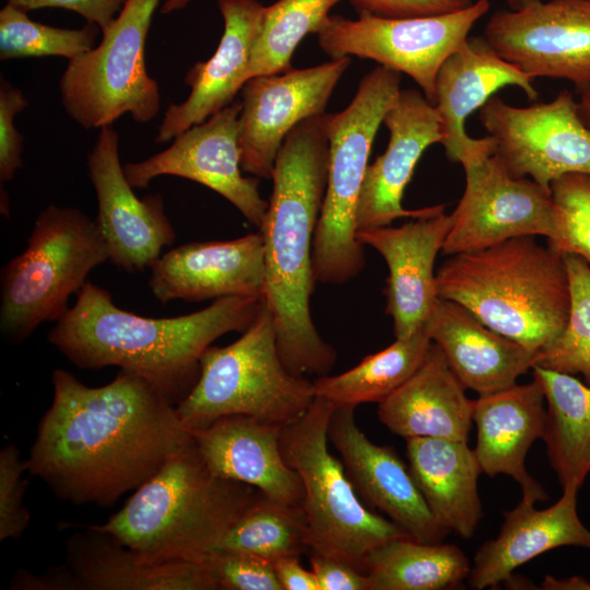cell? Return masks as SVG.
<instances>
[{"label":"cell","instance_id":"cell-5","mask_svg":"<svg viewBox=\"0 0 590 590\" xmlns=\"http://www.w3.org/2000/svg\"><path fill=\"white\" fill-rule=\"evenodd\" d=\"M260 494L221 477L206 467L194 444L173 456L102 524L149 564L200 562Z\"/></svg>","mask_w":590,"mask_h":590},{"label":"cell","instance_id":"cell-4","mask_svg":"<svg viewBox=\"0 0 590 590\" xmlns=\"http://www.w3.org/2000/svg\"><path fill=\"white\" fill-rule=\"evenodd\" d=\"M436 286L438 297L535 353L559 337L569 316L564 257L534 236L452 255L436 271Z\"/></svg>","mask_w":590,"mask_h":590},{"label":"cell","instance_id":"cell-46","mask_svg":"<svg viewBox=\"0 0 590 590\" xmlns=\"http://www.w3.org/2000/svg\"><path fill=\"white\" fill-rule=\"evenodd\" d=\"M542 589L556 590H590V582L582 577H570L565 579H556L552 576H546L542 583Z\"/></svg>","mask_w":590,"mask_h":590},{"label":"cell","instance_id":"cell-27","mask_svg":"<svg viewBox=\"0 0 590 590\" xmlns=\"http://www.w3.org/2000/svg\"><path fill=\"white\" fill-rule=\"evenodd\" d=\"M425 327L462 386L479 396L515 385L536 362L538 353L492 330L452 300L439 297Z\"/></svg>","mask_w":590,"mask_h":590},{"label":"cell","instance_id":"cell-41","mask_svg":"<svg viewBox=\"0 0 590 590\" xmlns=\"http://www.w3.org/2000/svg\"><path fill=\"white\" fill-rule=\"evenodd\" d=\"M27 106L23 93L1 80L0 85V180L10 181L22 166L23 138L17 132L14 118Z\"/></svg>","mask_w":590,"mask_h":590},{"label":"cell","instance_id":"cell-39","mask_svg":"<svg viewBox=\"0 0 590 590\" xmlns=\"http://www.w3.org/2000/svg\"><path fill=\"white\" fill-rule=\"evenodd\" d=\"M201 560L215 590H282L273 563L261 557L214 550Z\"/></svg>","mask_w":590,"mask_h":590},{"label":"cell","instance_id":"cell-36","mask_svg":"<svg viewBox=\"0 0 590 590\" xmlns=\"http://www.w3.org/2000/svg\"><path fill=\"white\" fill-rule=\"evenodd\" d=\"M27 12L11 4L0 11V59L59 56L68 58L95 47L99 27L59 28L31 20Z\"/></svg>","mask_w":590,"mask_h":590},{"label":"cell","instance_id":"cell-49","mask_svg":"<svg viewBox=\"0 0 590 590\" xmlns=\"http://www.w3.org/2000/svg\"><path fill=\"white\" fill-rule=\"evenodd\" d=\"M538 0H507L508 8L510 10H519Z\"/></svg>","mask_w":590,"mask_h":590},{"label":"cell","instance_id":"cell-38","mask_svg":"<svg viewBox=\"0 0 590 590\" xmlns=\"http://www.w3.org/2000/svg\"><path fill=\"white\" fill-rule=\"evenodd\" d=\"M551 196L557 229L547 246L560 256H579L590 266V174L557 178L551 184Z\"/></svg>","mask_w":590,"mask_h":590},{"label":"cell","instance_id":"cell-33","mask_svg":"<svg viewBox=\"0 0 590 590\" xmlns=\"http://www.w3.org/2000/svg\"><path fill=\"white\" fill-rule=\"evenodd\" d=\"M432 339L425 327L396 341L386 349L364 357L353 368L335 376H318L314 381L316 397L335 406L377 402L403 385L424 361Z\"/></svg>","mask_w":590,"mask_h":590},{"label":"cell","instance_id":"cell-45","mask_svg":"<svg viewBox=\"0 0 590 590\" xmlns=\"http://www.w3.org/2000/svg\"><path fill=\"white\" fill-rule=\"evenodd\" d=\"M273 566L282 590H318L314 573L300 565L299 557H285Z\"/></svg>","mask_w":590,"mask_h":590},{"label":"cell","instance_id":"cell-19","mask_svg":"<svg viewBox=\"0 0 590 590\" xmlns=\"http://www.w3.org/2000/svg\"><path fill=\"white\" fill-rule=\"evenodd\" d=\"M389 131L386 151L367 166L357 208V231L391 225L445 210L434 205L406 210L403 192L424 151L442 140L435 105L417 90H401L382 122Z\"/></svg>","mask_w":590,"mask_h":590},{"label":"cell","instance_id":"cell-17","mask_svg":"<svg viewBox=\"0 0 590 590\" xmlns=\"http://www.w3.org/2000/svg\"><path fill=\"white\" fill-rule=\"evenodd\" d=\"M88 176L97 196L96 224L109 260L127 272L143 271L175 240L161 196L139 198L119 158V138L111 126L101 128L87 155Z\"/></svg>","mask_w":590,"mask_h":590},{"label":"cell","instance_id":"cell-30","mask_svg":"<svg viewBox=\"0 0 590 590\" xmlns=\"http://www.w3.org/2000/svg\"><path fill=\"white\" fill-rule=\"evenodd\" d=\"M406 440L409 469L436 520L463 539L482 518L477 479L482 473L468 440L414 437Z\"/></svg>","mask_w":590,"mask_h":590},{"label":"cell","instance_id":"cell-40","mask_svg":"<svg viewBox=\"0 0 590 590\" xmlns=\"http://www.w3.org/2000/svg\"><path fill=\"white\" fill-rule=\"evenodd\" d=\"M27 471L26 460H21L14 445L0 451V540L20 538L30 523V512L24 506Z\"/></svg>","mask_w":590,"mask_h":590},{"label":"cell","instance_id":"cell-1","mask_svg":"<svg viewBox=\"0 0 590 590\" xmlns=\"http://www.w3.org/2000/svg\"><path fill=\"white\" fill-rule=\"evenodd\" d=\"M52 387L26 464L66 502L110 507L193 444L176 405L135 374L88 387L55 369Z\"/></svg>","mask_w":590,"mask_h":590},{"label":"cell","instance_id":"cell-43","mask_svg":"<svg viewBox=\"0 0 590 590\" xmlns=\"http://www.w3.org/2000/svg\"><path fill=\"white\" fill-rule=\"evenodd\" d=\"M126 0H7L22 11L42 8H62L74 11L86 20L87 23L95 24L101 32L107 28L121 11Z\"/></svg>","mask_w":590,"mask_h":590},{"label":"cell","instance_id":"cell-35","mask_svg":"<svg viewBox=\"0 0 590 590\" xmlns=\"http://www.w3.org/2000/svg\"><path fill=\"white\" fill-rule=\"evenodd\" d=\"M340 1L279 0L266 7L252 48L250 79L292 69V56L298 44L307 34H317L329 11Z\"/></svg>","mask_w":590,"mask_h":590},{"label":"cell","instance_id":"cell-24","mask_svg":"<svg viewBox=\"0 0 590 590\" xmlns=\"http://www.w3.org/2000/svg\"><path fill=\"white\" fill-rule=\"evenodd\" d=\"M282 427L252 416L231 415L189 432L214 474L250 485L275 502L303 505L300 477L282 455Z\"/></svg>","mask_w":590,"mask_h":590},{"label":"cell","instance_id":"cell-15","mask_svg":"<svg viewBox=\"0 0 590 590\" xmlns=\"http://www.w3.org/2000/svg\"><path fill=\"white\" fill-rule=\"evenodd\" d=\"M350 62V57H343L305 69L253 76L246 82L238 117L243 172L271 178L286 135L299 122L326 114Z\"/></svg>","mask_w":590,"mask_h":590},{"label":"cell","instance_id":"cell-7","mask_svg":"<svg viewBox=\"0 0 590 590\" xmlns=\"http://www.w3.org/2000/svg\"><path fill=\"white\" fill-rule=\"evenodd\" d=\"M401 73L378 66L359 82L352 102L328 114L329 166L312 246L316 281L344 284L365 267L356 238L357 208L376 133L396 102Z\"/></svg>","mask_w":590,"mask_h":590},{"label":"cell","instance_id":"cell-32","mask_svg":"<svg viewBox=\"0 0 590 590\" xmlns=\"http://www.w3.org/2000/svg\"><path fill=\"white\" fill-rule=\"evenodd\" d=\"M470 569L467 555L457 545L404 535L375 548L367 557L365 574L369 590H441L468 579Z\"/></svg>","mask_w":590,"mask_h":590},{"label":"cell","instance_id":"cell-18","mask_svg":"<svg viewBox=\"0 0 590 590\" xmlns=\"http://www.w3.org/2000/svg\"><path fill=\"white\" fill-rule=\"evenodd\" d=\"M355 408L334 406L328 439L340 453L357 494L386 514L409 538L441 542L450 531L436 520L396 450L374 444L361 430Z\"/></svg>","mask_w":590,"mask_h":590},{"label":"cell","instance_id":"cell-9","mask_svg":"<svg viewBox=\"0 0 590 590\" xmlns=\"http://www.w3.org/2000/svg\"><path fill=\"white\" fill-rule=\"evenodd\" d=\"M109 260L96 221L54 204L37 216L26 249L0 275V330L12 343L47 321H58L88 273Z\"/></svg>","mask_w":590,"mask_h":590},{"label":"cell","instance_id":"cell-6","mask_svg":"<svg viewBox=\"0 0 590 590\" xmlns=\"http://www.w3.org/2000/svg\"><path fill=\"white\" fill-rule=\"evenodd\" d=\"M315 397L312 381L293 375L283 364L262 296L253 322L239 339L205 350L198 380L176 410L188 429L231 415L284 426L303 416Z\"/></svg>","mask_w":590,"mask_h":590},{"label":"cell","instance_id":"cell-37","mask_svg":"<svg viewBox=\"0 0 590 590\" xmlns=\"http://www.w3.org/2000/svg\"><path fill=\"white\" fill-rule=\"evenodd\" d=\"M563 257L570 286L568 320L559 337L538 353L534 366L581 374L590 381V266L576 255Z\"/></svg>","mask_w":590,"mask_h":590},{"label":"cell","instance_id":"cell-8","mask_svg":"<svg viewBox=\"0 0 590 590\" xmlns=\"http://www.w3.org/2000/svg\"><path fill=\"white\" fill-rule=\"evenodd\" d=\"M334 406L315 397L303 416L282 427L280 445L303 484L309 550L365 573L375 548L406 534L361 502L343 462L330 453L328 426Z\"/></svg>","mask_w":590,"mask_h":590},{"label":"cell","instance_id":"cell-28","mask_svg":"<svg viewBox=\"0 0 590 590\" xmlns=\"http://www.w3.org/2000/svg\"><path fill=\"white\" fill-rule=\"evenodd\" d=\"M80 528L66 543L72 590H215L201 560L149 564L111 534Z\"/></svg>","mask_w":590,"mask_h":590},{"label":"cell","instance_id":"cell-48","mask_svg":"<svg viewBox=\"0 0 590 590\" xmlns=\"http://www.w3.org/2000/svg\"><path fill=\"white\" fill-rule=\"evenodd\" d=\"M191 0H165L161 7V13L168 14L186 8Z\"/></svg>","mask_w":590,"mask_h":590},{"label":"cell","instance_id":"cell-13","mask_svg":"<svg viewBox=\"0 0 590 590\" xmlns=\"http://www.w3.org/2000/svg\"><path fill=\"white\" fill-rule=\"evenodd\" d=\"M462 167L465 188L451 213L444 255L476 251L522 236L555 237L556 210L551 191L530 178L511 176L492 155Z\"/></svg>","mask_w":590,"mask_h":590},{"label":"cell","instance_id":"cell-26","mask_svg":"<svg viewBox=\"0 0 590 590\" xmlns=\"http://www.w3.org/2000/svg\"><path fill=\"white\" fill-rule=\"evenodd\" d=\"M578 491L574 486L563 489L562 497L545 509L521 499L504 512L498 535L475 553L469 586L482 590L509 581L518 567L559 546L590 548V530L577 512Z\"/></svg>","mask_w":590,"mask_h":590},{"label":"cell","instance_id":"cell-16","mask_svg":"<svg viewBox=\"0 0 590 590\" xmlns=\"http://www.w3.org/2000/svg\"><path fill=\"white\" fill-rule=\"evenodd\" d=\"M239 102L177 135L166 150L123 165L133 188H148L151 180L172 175L199 182L229 201L253 226L260 228L269 202L257 178L243 176L238 141Z\"/></svg>","mask_w":590,"mask_h":590},{"label":"cell","instance_id":"cell-31","mask_svg":"<svg viewBox=\"0 0 590 590\" xmlns=\"http://www.w3.org/2000/svg\"><path fill=\"white\" fill-rule=\"evenodd\" d=\"M545 399L543 439L562 488L582 485L590 473V386L574 375L533 366Z\"/></svg>","mask_w":590,"mask_h":590},{"label":"cell","instance_id":"cell-34","mask_svg":"<svg viewBox=\"0 0 590 590\" xmlns=\"http://www.w3.org/2000/svg\"><path fill=\"white\" fill-rule=\"evenodd\" d=\"M308 547L303 505H287L259 494L216 550L251 554L271 563L299 557Z\"/></svg>","mask_w":590,"mask_h":590},{"label":"cell","instance_id":"cell-21","mask_svg":"<svg viewBox=\"0 0 590 590\" xmlns=\"http://www.w3.org/2000/svg\"><path fill=\"white\" fill-rule=\"evenodd\" d=\"M534 79L503 59L484 36H469L463 45L441 64L435 87L434 105L441 120L447 158L464 165L484 155H492V139L471 138L465 120L480 110L498 90L518 86L527 97L536 101Z\"/></svg>","mask_w":590,"mask_h":590},{"label":"cell","instance_id":"cell-10","mask_svg":"<svg viewBox=\"0 0 590 590\" xmlns=\"http://www.w3.org/2000/svg\"><path fill=\"white\" fill-rule=\"evenodd\" d=\"M161 0H126L98 46L69 60L60 79L69 116L85 129L111 126L129 113L139 123L160 110L158 86L145 66V43Z\"/></svg>","mask_w":590,"mask_h":590},{"label":"cell","instance_id":"cell-14","mask_svg":"<svg viewBox=\"0 0 590 590\" xmlns=\"http://www.w3.org/2000/svg\"><path fill=\"white\" fill-rule=\"evenodd\" d=\"M484 38L506 61L532 79L590 85V0H538L491 15Z\"/></svg>","mask_w":590,"mask_h":590},{"label":"cell","instance_id":"cell-29","mask_svg":"<svg viewBox=\"0 0 590 590\" xmlns=\"http://www.w3.org/2000/svg\"><path fill=\"white\" fill-rule=\"evenodd\" d=\"M380 422L408 439L433 437L468 440L473 400L433 341L416 371L378 403Z\"/></svg>","mask_w":590,"mask_h":590},{"label":"cell","instance_id":"cell-23","mask_svg":"<svg viewBox=\"0 0 590 590\" xmlns=\"http://www.w3.org/2000/svg\"><path fill=\"white\" fill-rule=\"evenodd\" d=\"M224 31L213 56L197 62L186 74L191 87L187 99L172 104L155 141L175 139L194 125L231 105L250 80V61L266 7L258 0H217Z\"/></svg>","mask_w":590,"mask_h":590},{"label":"cell","instance_id":"cell-44","mask_svg":"<svg viewBox=\"0 0 590 590\" xmlns=\"http://www.w3.org/2000/svg\"><path fill=\"white\" fill-rule=\"evenodd\" d=\"M309 563L318 590H369L367 575L346 563L317 554Z\"/></svg>","mask_w":590,"mask_h":590},{"label":"cell","instance_id":"cell-22","mask_svg":"<svg viewBox=\"0 0 590 590\" xmlns=\"http://www.w3.org/2000/svg\"><path fill=\"white\" fill-rule=\"evenodd\" d=\"M150 270L149 287L163 304L175 299L262 297L263 238L259 232L232 240L188 243L161 255Z\"/></svg>","mask_w":590,"mask_h":590},{"label":"cell","instance_id":"cell-12","mask_svg":"<svg viewBox=\"0 0 590 590\" xmlns=\"http://www.w3.org/2000/svg\"><path fill=\"white\" fill-rule=\"evenodd\" d=\"M479 121L492 139V156L514 177L530 178L551 191V184L564 175L590 174V127L567 90L527 107L494 95L480 109Z\"/></svg>","mask_w":590,"mask_h":590},{"label":"cell","instance_id":"cell-11","mask_svg":"<svg viewBox=\"0 0 590 590\" xmlns=\"http://www.w3.org/2000/svg\"><path fill=\"white\" fill-rule=\"evenodd\" d=\"M489 8L488 0H475L464 9L427 16L388 19L363 13L351 20L329 15L317 32L318 44L331 59H370L411 76L434 104L441 64Z\"/></svg>","mask_w":590,"mask_h":590},{"label":"cell","instance_id":"cell-20","mask_svg":"<svg viewBox=\"0 0 590 590\" xmlns=\"http://www.w3.org/2000/svg\"><path fill=\"white\" fill-rule=\"evenodd\" d=\"M451 225L452 215L442 210L401 226L356 232L357 240L377 250L387 263L386 312L392 318L396 339L422 328L439 298L435 261Z\"/></svg>","mask_w":590,"mask_h":590},{"label":"cell","instance_id":"cell-25","mask_svg":"<svg viewBox=\"0 0 590 590\" xmlns=\"http://www.w3.org/2000/svg\"><path fill=\"white\" fill-rule=\"evenodd\" d=\"M545 416L544 393L534 378L473 400L474 452L482 473L511 476L521 487L522 500L532 504L547 499L526 468L530 447L543 437Z\"/></svg>","mask_w":590,"mask_h":590},{"label":"cell","instance_id":"cell-2","mask_svg":"<svg viewBox=\"0 0 590 590\" xmlns=\"http://www.w3.org/2000/svg\"><path fill=\"white\" fill-rule=\"evenodd\" d=\"M328 114L299 122L274 161L273 190L259 228L263 238L266 286L278 350L296 376L328 375L337 352L319 334L310 312L312 246L329 166Z\"/></svg>","mask_w":590,"mask_h":590},{"label":"cell","instance_id":"cell-3","mask_svg":"<svg viewBox=\"0 0 590 590\" xmlns=\"http://www.w3.org/2000/svg\"><path fill=\"white\" fill-rule=\"evenodd\" d=\"M260 300L226 296L189 315L149 318L119 308L108 291L87 281L47 340L79 368L117 366L178 403L197 382L205 350L226 333L247 330Z\"/></svg>","mask_w":590,"mask_h":590},{"label":"cell","instance_id":"cell-47","mask_svg":"<svg viewBox=\"0 0 590 590\" xmlns=\"http://www.w3.org/2000/svg\"><path fill=\"white\" fill-rule=\"evenodd\" d=\"M578 107L582 119L590 127V85L580 91Z\"/></svg>","mask_w":590,"mask_h":590},{"label":"cell","instance_id":"cell-42","mask_svg":"<svg viewBox=\"0 0 590 590\" xmlns=\"http://www.w3.org/2000/svg\"><path fill=\"white\" fill-rule=\"evenodd\" d=\"M358 14L401 19L455 12L474 0H350Z\"/></svg>","mask_w":590,"mask_h":590}]
</instances>
